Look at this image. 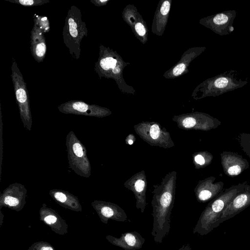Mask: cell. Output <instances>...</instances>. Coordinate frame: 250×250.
<instances>
[{"label":"cell","instance_id":"6da1fadb","mask_svg":"<svg viewBox=\"0 0 250 250\" xmlns=\"http://www.w3.org/2000/svg\"><path fill=\"white\" fill-rule=\"evenodd\" d=\"M129 64L116 51L101 44L99 56L94 69L100 79L104 77L113 79L122 92L134 93L135 91L125 83L123 76L124 68Z\"/></svg>","mask_w":250,"mask_h":250},{"label":"cell","instance_id":"7a4b0ae2","mask_svg":"<svg viewBox=\"0 0 250 250\" xmlns=\"http://www.w3.org/2000/svg\"><path fill=\"white\" fill-rule=\"evenodd\" d=\"M248 83L247 78L242 77L237 71L231 69L204 81L197 86L193 95L198 98L215 97L241 88Z\"/></svg>","mask_w":250,"mask_h":250},{"label":"cell","instance_id":"3957f363","mask_svg":"<svg viewBox=\"0 0 250 250\" xmlns=\"http://www.w3.org/2000/svg\"><path fill=\"white\" fill-rule=\"evenodd\" d=\"M87 29L83 20L80 9L72 5L68 10L62 29V38L70 54L78 60L81 54V43L84 37H87Z\"/></svg>","mask_w":250,"mask_h":250},{"label":"cell","instance_id":"277c9868","mask_svg":"<svg viewBox=\"0 0 250 250\" xmlns=\"http://www.w3.org/2000/svg\"><path fill=\"white\" fill-rule=\"evenodd\" d=\"M66 146L70 168L77 174L89 178L91 168L86 149L73 131L66 137Z\"/></svg>","mask_w":250,"mask_h":250},{"label":"cell","instance_id":"5b68a950","mask_svg":"<svg viewBox=\"0 0 250 250\" xmlns=\"http://www.w3.org/2000/svg\"><path fill=\"white\" fill-rule=\"evenodd\" d=\"M11 78L13 83L20 116L23 126L28 131L31 130L32 118L30 107L28 91L26 83L16 61L13 59L11 65Z\"/></svg>","mask_w":250,"mask_h":250},{"label":"cell","instance_id":"8992f818","mask_svg":"<svg viewBox=\"0 0 250 250\" xmlns=\"http://www.w3.org/2000/svg\"><path fill=\"white\" fill-rule=\"evenodd\" d=\"M236 15L235 10L221 12L200 20V24L220 36L228 35L234 30L233 25Z\"/></svg>","mask_w":250,"mask_h":250},{"label":"cell","instance_id":"52a82bcc","mask_svg":"<svg viewBox=\"0 0 250 250\" xmlns=\"http://www.w3.org/2000/svg\"><path fill=\"white\" fill-rule=\"evenodd\" d=\"M58 109L63 114L101 117L106 116L108 110L96 104H91L83 101L71 100L61 104Z\"/></svg>","mask_w":250,"mask_h":250},{"label":"cell","instance_id":"ba28073f","mask_svg":"<svg viewBox=\"0 0 250 250\" xmlns=\"http://www.w3.org/2000/svg\"><path fill=\"white\" fill-rule=\"evenodd\" d=\"M123 18L129 25L137 38L143 43L147 41L148 30L146 22L133 5L127 6L123 12Z\"/></svg>","mask_w":250,"mask_h":250},{"label":"cell","instance_id":"9c48e42d","mask_svg":"<svg viewBox=\"0 0 250 250\" xmlns=\"http://www.w3.org/2000/svg\"><path fill=\"white\" fill-rule=\"evenodd\" d=\"M206 49L205 46L194 47L185 51L180 60L171 69L165 73L166 79H174L186 74L188 67L193 60L202 53Z\"/></svg>","mask_w":250,"mask_h":250},{"label":"cell","instance_id":"30bf717a","mask_svg":"<svg viewBox=\"0 0 250 250\" xmlns=\"http://www.w3.org/2000/svg\"><path fill=\"white\" fill-rule=\"evenodd\" d=\"M30 50L31 54L38 62L44 60L46 53V44L44 34L35 23L31 31Z\"/></svg>","mask_w":250,"mask_h":250},{"label":"cell","instance_id":"8fae6325","mask_svg":"<svg viewBox=\"0 0 250 250\" xmlns=\"http://www.w3.org/2000/svg\"><path fill=\"white\" fill-rule=\"evenodd\" d=\"M171 0H160L158 4L152 21V32L162 36L166 27L171 7Z\"/></svg>","mask_w":250,"mask_h":250},{"label":"cell","instance_id":"7c38bea8","mask_svg":"<svg viewBox=\"0 0 250 250\" xmlns=\"http://www.w3.org/2000/svg\"><path fill=\"white\" fill-rule=\"evenodd\" d=\"M111 242L124 250H138L145 242V239L136 231L121 234L119 238L111 237Z\"/></svg>","mask_w":250,"mask_h":250},{"label":"cell","instance_id":"4fadbf2b","mask_svg":"<svg viewBox=\"0 0 250 250\" xmlns=\"http://www.w3.org/2000/svg\"><path fill=\"white\" fill-rule=\"evenodd\" d=\"M27 190L24 185L15 183L10 184L1 195L3 203L15 207L21 203V198L25 196Z\"/></svg>","mask_w":250,"mask_h":250},{"label":"cell","instance_id":"5bb4252c","mask_svg":"<svg viewBox=\"0 0 250 250\" xmlns=\"http://www.w3.org/2000/svg\"><path fill=\"white\" fill-rule=\"evenodd\" d=\"M50 194L59 202L66 204L68 201L75 202L76 199L72 194L62 190L54 189L50 190Z\"/></svg>","mask_w":250,"mask_h":250},{"label":"cell","instance_id":"9a60e30c","mask_svg":"<svg viewBox=\"0 0 250 250\" xmlns=\"http://www.w3.org/2000/svg\"><path fill=\"white\" fill-rule=\"evenodd\" d=\"M33 18L34 23L42 31L44 34L49 32L50 28L47 17L35 14L33 16Z\"/></svg>","mask_w":250,"mask_h":250},{"label":"cell","instance_id":"2e32d148","mask_svg":"<svg viewBox=\"0 0 250 250\" xmlns=\"http://www.w3.org/2000/svg\"><path fill=\"white\" fill-rule=\"evenodd\" d=\"M25 6H39L49 3V0H5Z\"/></svg>","mask_w":250,"mask_h":250},{"label":"cell","instance_id":"e0dca14e","mask_svg":"<svg viewBox=\"0 0 250 250\" xmlns=\"http://www.w3.org/2000/svg\"><path fill=\"white\" fill-rule=\"evenodd\" d=\"M150 134L152 139H156L158 138L160 134V129L157 125L154 124L151 126Z\"/></svg>","mask_w":250,"mask_h":250},{"label":"cell","instance_id":"ac0fdd59","mask_svg":"<svg viewBox=\"0 0 250 250\" xmlns=\"http://www.w3.org/2000/svg\"><path fill=\"white\" fill-rule=\"evenodd\" d=\"M212 193L208 190H202L199 194L198 198L200 200L204 201L211 198Z\"/></svg>","mask_w":250,"mask_h":250},{"label":"cell","instance_id":"d6986e66","mask_svg":"<svg viewBox=\"0 0 250 250\" xmlns=\"http://www.w3.org/2000/svg\"><path fill=\"white\" fill-rule=\"evenodd\" d=\"M182 123L185 127L190 128L195 125L196 120L192 117H188L183 120Z\"/></svg>","mask_w":250,"mask_h":250},{"label":"cell","instance_id":"ffe728a7","mask_svg":"<svg viewBox=\"0 0 250 250\" xmlns=\"http://www.w3.org/2000/svg\"><path fill=\"white\" fill-rule=\"evenodd\" d=\"M241 171V167L238 165L230 167L228 169V173L230 175H238Z\"/></svg>","mask_w":250,"mask_h":250},{"label":"cell","instance_id":"44dd1931","mask_svg":"<svg viewBox=\"0 0 250 250\" xmlns=\"http://www.w3.org/2000/svg\"><path fill=\"white\" fill-rule=\"evenodd\" d=\"M145 186V182L142 180H137L135 184V188L136 190L138 192H141L143 190Z\"/></svg>","mask_w":250,"mask_h":250},{"label":"cell","instance_id":"7402d4cb","mask_svg":"<svg viewBox=\"0 0 250 250\" xmlns=\"http://www.w3.org/2000/svg\"><path fill=\"white\" fill-rule=\"evenodd\" d=\"M90 1L96 6H102L106 5L109 0H90Z\"/></svg>","mask_w":250,"mask_h":250},{"label":"cell","instance_id":"603a6c76","mask_svg":"<svg viewBox=\"0 0 250 250\" xmlns=\"http://www.w3.org/2000/svg\"><path fill=\"white\" fill-rule=\"evenodd\" d=\"M57 220V218L55 216L48 215L44 218L45 222L48 224H52L54 223Z\"/></svg>","mask_w":250,"mask_h":250},{"label":"cell","instance_id":"cb8c5ba5","mask_svg":"<svg viewBox=\"0 0 250 250\" xmlns=\"http://www.w3.org/2000/svg\"><path fill=\"white\" fill-rule=\"evenodd\" d=\"M195 162L200 165H202L205 163V160L203 157L201 155H197L195 157Z\"/></svg>","mask_w":250,"mask_h":250},{"label":"cell","instance_id":"d4e9b609","mask_svg":"<svg viewBox=\"0 0 250 250\" xmlns=\"http://www.w3.org/2000/svg\"><path fill=\"white\" fill-rule=\"evenodd\" d=\"M2 118H1H1H0V121H1V123H0V132H1V134H0V136H1V138H0V140H1V150H0V151H1V153H0V167L1 166V163H2Z\"/></svg>","mask_w":250,"mask_h":250},{"label":"cell","instance_id":"484cf974","mask_svg":"<svg viewBox=\"0 0 250 250\" xmlns=\"http://www.w3.org/2000/svg\"><path fill=\"white\" fill-rule=\"evenodd\" d=\"M177 250H191V248L189 245L187 244L183 245Z\"/></svg>","mask_w":250,"mask_h":250},{"label":"cell","instance_id":"4316f807","mask_svg":"<svg viewBox=\"0 0 250 250\" xmlns=\"http://www.w3.org/2000/svg\"><path fill=\"white\" fill-rule=\"evenodd\" d=\"M41 250H53L51 247H43Z\"/></svg>","mask_w":250,"mask_h":250},{"label":"cell","instance_id":"83f0119b","mask_svg":"<svg viewBox=\"0 0 250 250\" xmlns=\"http://www.w3.org/2000/svg\"><path fill=\"white\" fill-rule=\"evenodd\" d=\"M128 144H130V145H131L133 144V141L131 140H129L128 141Z\"/></svg>","mask_w":250,"mask_h":250},{"label":"cell","instance_id":"f1b7e54d","mask_svg":"<svg viewBox=\"0 0 250 250\" xmlns=\"http://www.w3.org/2000/svg\"></svg>","mask_w":250,"mask_h":250}]
</instances>
